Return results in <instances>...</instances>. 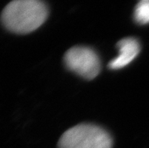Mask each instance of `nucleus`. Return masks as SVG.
Returning <instances> with one entry per match:
<instances>
[{
  "label": "nucleus",
  "mask_w": 149,
  "mask_h": 148,
  "mask_svg": "<svg viewBox=\"0 0 149 148\" xmlns=\"http://www.w3.org/2000/svg\"><path fill=\"white\" fill-rule=\"evenodd\" d=\"M48 8L39 0H14L2 10L0 21L7 30L26 34L38 29L48 17Z\"/></svg>",
  "instance_id": "1"
},
{
  "label": "nucleus",
  "mask_w": 149,
  "mask_h": 148,
  "mask_svg": "<svg viewBox=\"0 0 149 148\" xmlns=\"http://www.w3.org/2000/svg\"><path fill=\"white\" fill-rule=\"evenodd\" d=\"M59 148H111L112 139L102 128L79 124L67 130L60 138Z\"/></svg>",
  "instance_id": "2"
},
{
  "label": "nucleus",
  "mask_w": 149,
  "mask_h": 148,
  "mask_svg": "<svg viewBox=\"0 0 149 148\" xmlns=\"http://www.w3.org/2000/svg\"><path fill=\"white\" fill-rule=\"evenodd\" d=\"M64 60L68 69L85 79H94L100 72L99 58L90 48L84 46L71 48L64 54Z\"/></svg>",
  "instance_id": "3"
},
{
  "label": "nucleus",
  "mask_w": 149,
  "mask_h": 148,
  "mask_svg": "<svg viewBox=\"0 0 149 148\" xmlns=\"http://www.w3.org/2000/svg\"><path fill=\"white\" fill-rule=\"evenodd\" d=\"M117 48L119 54L117 58L109 63V68L111 69H119L130 64L140 51V45L134 38H125L118 42Z\"/></svg>",
  "instance_id": "4"
},
{
  "label": "nucleus",
  "mask_w": 149,
  "mask_h": 148,
  "mask_svg": "<svg viewBox=\"0 0 149 148\" xmlns=\"http://www.w3.org/2000/svg\"><path fill=\"white\" fill-rule=\"evenodd\" d=\"M134 19L139 24H149V0H142L136 5Z\"/></svg>",
  "instance_id": "5"
}]
</instances>
